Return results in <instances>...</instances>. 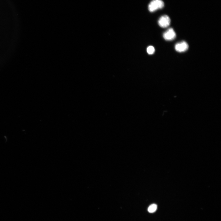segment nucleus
<instances>
[{"label":"nucleus","mask_w":221,"mask_h":221,"mask_svg":"<svg viewBox=\"0 0 221 221\" xmlns=\"http://www.w3.org/2000/svg\"><path fill=\"white\" fill-rule=\"evenodd\" d=\"M155 50L154 47L152 46H148L147 48V52L149 54H152L155 52Z\"/></svg>","instance_id":"6"},{"label":"nucleus","mask_w":221,"mask_h":221,"mask_svg":"<svg viewBox=\"0 0 221 221\" xmlns=\"http://www.w3.org/2000/svg\"><path fill=\"white\" fill-rule=\"evenodd\" d=\"M157 208V205L155 204H153L149 206L148 209V211L150 213H153L156 211Z\"/></svg>","instance_id":"5"},{"label":"nucleus","mask_w":221,"mask_h":221,"mask_svg":"<svg viewBox=\"0 0 221 221\" xmlns=\"http://www.w3.org/2000/svg\"><path fill=\"white\" fill-rule=\"evenodd\" d=\"M188 44L184 41L177 43L175 46L176 50L180 52H185L188 50Z\"/></svg>","instance_id":"4"},{"label":"nucleus","mask_w":221,"mask_h":221,"mask_svg":"<svg viewBox=\"0 0 221 221\" xmlns=\"http://www.w3.org/2000/svg\"><path fill=\"white\" fill-rule=\"evenodd\" d=\"M170 19L167 15H165L161 16L159 19L158 23L161 27L165 28L169 26L170 23Z\"/></svg>","instance_id":"2"},{"label":"nucleus","mask_w":221,"mask_h":221,"mask_svg":"<svg viewBox=\"0 0 221 221\" xmlns=\"http://www.w3.org/2000/svg\"><path fill=\"white\" fill-rule=\"evenodd\" d=\"M164 6V2L162 0H153L149 4L148 8L150 12H153L162 9Z\"/></svg>","instance_id":"1"},{"label":"nucleus","mask_w":221,"mask_h":221,"mask_svg":"<svg viewBox=\"0 0 221 221\" xmlns=\"http://www.w3.org/2000/svg\"><path fill=\"white\" fill-rule=\"evenodd\" d=\"M164 39L167 41L174 40L176 37V33L173 29L171 28H169L163 34Z\"/></svg>","instance_id":"3"}]
</instances>
